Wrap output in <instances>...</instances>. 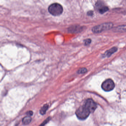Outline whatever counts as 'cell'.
Here are the masks:
<instances>
[{"mask_svg": "<svg viewBox=\"0 0 126 126\" xmlns=\"http://www.w3.org/2000/svg\"><path fill=\"white\" fill-rule=\"evenodd\" d=\"M87 71V70L85 68H80L77 71V73L79 74H83L85 73Z\"/></svg>", "mask_w": 126, "mask_h": 126, "instance_id": "cell-12", "label": "cell"}, {"mask_svg": "<svg viewBox=\"0 0 126 126\" xmlns=\"http://www.w3.org/2000/svg\"><path fill=\"white\" fill-rule=\"evenodd\" d=\"M87 14L88 16H93L94 14V12L93 11H89L87 13Z\"/></svg>", "mask_w": 126, "mask_h": 126, "instance_id": "cell-16", "label": "cell"}, {"mask_svg": "<svg viewBox=\"0 0 126 126\" xmlns=\"http://www.w3.org/2000/svg\"><path fill=\"white\" fill-rule=\"evenodd\" d=\"M91 113V112L90 109L84 104L77 109L76 114L79 119L84 120L88 117Z\"/></svg>", "mask_w": 126, "mask_h": 126, "instance_id": "cell-1", "label": "cell"}, {"mask_svg": "<svg viewBox=\"0 0 126 126\" xmlns=\"http://www.w3.org/2000/svg\"><path fill=\"white\" fill-rule=\"evenodd\" d=\"M32 121V118L31 116H26L25 118H23V123L25 125L29 124Z\"/></svg>", "mask_w": 126, "mask_h": 126, "instance_id": "cell-10", "label": "cell"}, {"mask_svg": "<svg viewBox=\"0 0 126 126\" xmlns=\"http://www.w3.org/2000/svg\"><path fill=\"white\" fill-rule=\"evenodd\" d=\"M48 107H49V106H48L47 104H45V105H44L43 107L41 108L40 110V114L42 115H45L46 113V111L48 109Z\"/></svg>", "mask_w": 126, "mask_h": 126, "instance_id": "cell-9", "label": "cell"}, {"mask_svg": "<svg viewBox=\"0 0 126 126\" xmlns=\"http://www.w3.org/2000/svg\"><path fill=\"white\" fill-rule=\"evenodd\" d=\"M84 104L90 109L91 112H94L96 109V104L91 99H87Z\"/></svg>", "mask_w": 126, "mask_h": 126, "instance_id": "cell-5", "label": "cell"}, {"mask_svg": "<svg viewBox=\"0 0 126 126\" xmlns=\"http://www.w3.org/2000/svg\"><path fill=\"white\" fill-rule=\"evenodd\" d=\"M48 11L49 13L53 16H59L63 12V7L60 4L55 3L49 6Z\"/></svg>", "mask_w": 126, "mask_h": 126, "instance_id": "cell-2", "label": "cell"}, {"mask_svg": "<svg viewBox=\"0 0 126 126\" xmlns=\"http://www.w3.org/2000/svg\"><path fill=\"white\" fill-rule=\"evenodd\" d=\"M115 31L117 32H122L126 31V25L119 26L115 28Z\"/></svg>", "mask_w": 126, "mask_h": 126, "instance_id": "cell-8", "label": "cell"}, {"mask_svg": "<svg viewBox=\"0 0 126 126\" xmlns=\"http://www.w3.org/2000/svg\"><path fill=\"white\" fill-rule=\"evenodd\" d=\"M115 84L113 80L108 79L105 81L102 84V89L105 91H110L114 89Z\"/></svg>", "mask_w": 126, "mask_h": 126, "instance_id": "cell-4", "label": "cell"}, {"mask_svg": "<svg viewBox=\"0 0 126 126\" xmlns=\"http://www.w3.org/2000/svg\"><path fill=\"white\" fill-rule=\"evenodd\" d=\"M91 42V39H87L84 41L85 45H90Z\"/></svg>", "mask_w": 126, "mask_h": 126, "instance_id": "cell-14", "label": "cell"}, {"mask_svg": "<svg viewBox=\"0 0 126 126\" xmlns=\"http://www.w3.org/2000/svg\"><path fill=\"white\" fill-rule=\"evenodd\" d=\"M51 118L50 117H48V118H47L39 126H45L49 121L50 120Z\"/></svg>", "mask_w": 126, "mask_h": 126, "instance_id": "cell-13", "label": "cell"}, {"mask_svg": "<svg viewBox=\"0 0 126 126\" xmlns=\"http://www.w3.org/2000/svg\"><path fill=\"white\" fill-rule=\"evenodd\" d=\"M113 24L110 22L105 23L94 26L92 29V31L95 33H98L109 30L112 28Z\"/></svg>", "mask_w": 126, "mask_h": 126, "instance_id": "cell-3", "label": "cell"}, {"mask_svg": "<svg viewBox=\"0 0 126 126\" xmlns=\"http://www.w3.org/2000/svg\"><path fill=\"white\" fill-rule=\"evenodd\" d=\"M83 30V28L79 25L72 26L68 28V32L71 33H78L81 32Z\"/></svg>", "mask_w": 126, "mask_h": 126, "instance_id": "cell-6", "label": "cell"}, {"mask_svg": "<svg viewBox=\"0 0 126 126\" xmlns=\"http://www.w3.org/2000/svg\"><path fill=\"white\" fill-rule=\"evenodd\" d=\"M27 115L28 116H31L33 115V111L30 110V111H28L26 113Z\"/></svg>", "mask_w": 126, "mask_h": 126, "instance_id": "cell-15", "label": "cell"}, {"mask_svg": "<svg viewBox=\"0 0 126 126\" xmlns=\"http://www.w3.org/2000/svg\"><path fill=\"white\" fill-rule=\"evenodd\" d=\"M98 9L99 13H100L101 14H103L106 12L108 11V10H109V8L107 6H102V7L100 6L99 8Z\"/></svg>", "mask_w": 126, "mask_h": 126, "instance_id": "cell-11", "label": "cell"}, {"mask_svg": "<svg viewBox=\"0 0 126 126\" xmlns=\"http://www.w3.org/2000/svg\"><path fill=\"white\" fill-rule=\"evenodd\" d=\"M117 51V48L116 47H113L110 49L108 50L105 53L104 56L107 57H110L112 54H113L114 53H115Z\"/></svg>", "mask_w": 126, "mask_h": 126, "instance_id": "cell-7", "label": "cell"}]
</instances>
